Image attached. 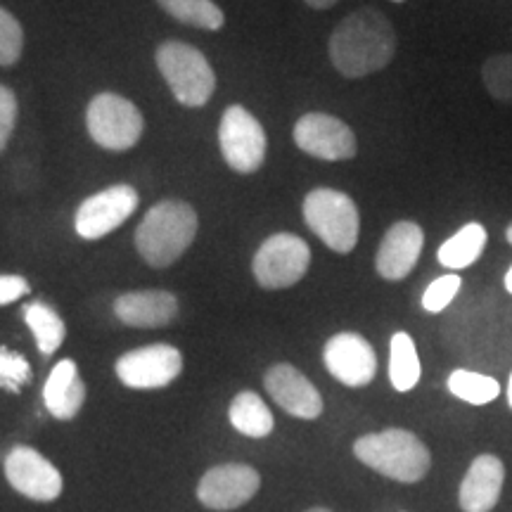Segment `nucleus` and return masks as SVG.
Returning <instances> with one entry per match:
<instances>
[{
  "label": "nucleus",
  "instance_id": "obj_16",
  "mask_svg": "<svg viewBox=\"0 0 512 512\" xmlns=\"http://www.w3.org/2000/svg\"><path fill=\"white\" fill-rule=\"evenodd\" d=\"M422 245H425V233L418 223L413 221H396L392 228L384 233L382 245L377 249L375 268L389 283H399V280L411 275L418 264Z\"/></svg>",
  "mask_w": 512,
  "mask_h": 512
},
{
  "label": "nucleus",
  "instance_id": "obj_24",
  "mask_svg": "<svg viewBox=\"0 0 512 512\" xmlns=\"http://www.w3.org/2000/svg\"><path fill=\"white\" fill-rule=\"evenodd\" d=\"M24 320H27L31 332H34L41 354L50 356L62 347L67 328H64L62 318L57 316L55 309H50V306L41 302H34L24 309Z\"/></svg>",
  "mask_w": 512,
  "mask_h": 512
},
{
  "label": "nucleus",
  "instance_id": "obj_29",
  "mask_svg": "<svg viewBox=\"0 0 512 512\" xmlns=\"http://www.w3.org/2000/svg\"><path fill=\"white\" fill-rule=\"evenodd\" d=\"M460 287H463V278H460V275H441V278L434 280V283L425 290V294H422V309L430 313L444 311L446 306L456 299Z\"/></svg>",
  "mask_w": 512,
  "mask_h": 512
},
{
  "label": "nucleus",
  "instance_id": "obj_37",
  "mask_svg": "<svg viewBox=\"0 0 512 512\" xmlns=\"http://www.w3.org/2000/svg\"><path fill=\"white\" fill-rule=\"evenodd\" d=\"M394 3H403V0H394Z\"/></svg>",
  "mask_w": 512,
  "mask_h": 512
},
{
  "label": "nucleus",
  "instance_id": "obj_28",
  "mask_svg": "<svg viewBox=\"0 0 512 512\" xmlns=\"http://www.w3.org/2000/svg\"><path fill=\"white\" fill-rule=\"evenodd\" d=\"M24 48L22 24L10 15L8 10L0 8V67H10L19 60Z\"/></svg>",
  "mask_w": 512,
  "mask_h": 512
},
{
  "label": "nucleus",
  "instance_id": "obj_12",
  "mask_svg": "<svg viewBox=\"0 0 512 512\" xmlns=\"http://www.w3.org/2000/svg\"><path fill=\"white\" fill-rule=\"evenodd\" d=\"M138 207V192L131 185H114L88 197L76 211V233L83 240H100L119 228Z\"/></svg>",
  "mask_w": 512,
  "mask_h": 512
},
{
  "label": "nucleus",
  "instance_id": "obj_6",
  "mask_svg": "<svg viewBox=\"0 0 512 512\" xmlns=\"http://www.w3.org/2000/svg\"><path fill=\"white\" fill-rule=\"evenodd\" d=\"M86 124L91 138L105 150H131L143 136V114L131 100L114 93L95 95L88 105Z\"/></svg>",
  "mask_w": 512,
  "mask_h": 512
},
{
  "label": "nucleus",
  "instance_id": "obj_1",
  "mask_svg": "<svg viewBox=\"0 0 512 512\" xmlns=\"http://www.w3.org/2000/svg\"><path fill=\"white\" fill-rule=\"evenodd\" d=\"M328 50L339 74L363 79L394 60L396 31L380 10L361 8L337 24Z\"/></svg>",
  "mask_w": 512,
  "mask_h": 512
},
{
  "label": "nucleus",
  "instance_id": "obj_10",
  "mask_svg": "<svg viewBox=\"0 0 512 512\" xmlns=\"http://www.w3.org/2000/svg\"><path fill=\"white\" fill-rule=\"evenodd\" d=\"M183 356L169 344H150L117 361V377L131 389H162L181 375Z\"/></svg>",
  "mask_w": 512,
  "mask_h": 512
},
{
  "label": "nucleus",
  "instance_id": "obj_31",
  "mask_svg": "<svg viewBox=\"0 0 512 512\" xmlns=\"http://www.w3.org/2000/svg\"><path fill=\"white\" fill-rule=\"evenodd\" d=\"M29 292V283L22 275H0V306L17 302Z\"/></svg>",
  "mask_w": 512,
  "mask_h": 512
},
{
  "label": "nucleus",
  "instance_id": "obj_13",
  "mask_svg": "<svg viewBox=\"0 0 512 512\" xmlns=\"http://www.w3.org/2000/svg\"><path fill=\"white\" fill-rule=\"evenodd\" d=\"M5 477L22 496L50 503L62 494V475L57 467L31 446H15L5 458Z\"/></svg>",
  "mask_w": 512,
  "mask_h": 512
},
{
  "label": "nucleus",
  "instance_id": "obj_33",
  "mask_svg": "<svg viewBox=\"0 0 512 512\" xmlns=\"http://www.w3.org/2000/svg\"><path fill=\"white\" fill-rule=\"evenodd\" d=\"M503 283H505V290H508L510 294H512V266L508 268V273H505V278H503Z\"/></svg>",
  "mask_w": 512,
  "mask_h": 512
},
{
  "label": "nucleus",
  "instance_id": "obj_18",
  "mask_svg": "<svg viewBox=\"0 0 512 512\" xmlns=\"http://www.w3.org/2000/svg\"><path fill=\"white\" fill-rule=\"evenodd\" d=\"M114 313L131 328H164L178 313V299L164 290L126 292L114 302Z\"/></svg>",
  "mask_w": 512,
  "mask_h": 512
},
{
  "label": "nucleus",
  "instance_id": "obj_11",
  "mask_svg": "<svg viewBox=\"0 0 512 512\" xmlns=\"http://www.w3.org/2000/svg\"><path fill=\"white\" fill-rule=\"evenodd\" d=\"M261 489V477L245 463L216 465L204 472L197 484V498L209 510H235L245 505Z\"/></svg>",
  "mask_w": 512,
  "mask_h": 512
},
{
  "label": "nucleus",
  "instance_id": "obj_36",
  "mask_svg": "<svg viewBox=\"0 0 512 512\" xmlns=\"http://www.w3.org/2000/svg\"><path fill=\"white\" fill-rule=\"evenodd\" d=\"M306 512H332V510H328V508H311V510H306Z\"/></svg>",
  "mask_w": 512,
  "mask_h": 512
},
{
  "label": "nucleus",
  "instance_id": "obj_26",
  "mask_svg": "<svg viewBox=\"0 0 512 512\" xmlns=\"http://www.w3.org/2000/svg\"><path fill=\"white\" fill-rule=\"evenodd\" d=\"M482 81L491 98L512 105V53L491 55L482 64Z\"/></svg>",
  "mask_w": 512,
  "mask_h": 512
},
{
  "label": "nucleus",
  "instance_id": "obj_22",
  "mask_svg": "<svg viewBox=\"0 0 512 512\" xmlns=\"http://www.w3.org/2000/svg\"><path fill=\"white\" fill-rule=\"evenodd\" d=\"M422 368L418 349L408 332H396L389 342V380L396 392H411L420 382Z\"/></svg>",
  "mask_w": 512,
  "mask_h": 512
},
{
  "label": "nucleus",
  "instance_id": "obj_19",
  "mask_svg": "<svg viewBox=\"0 0 512 512\" xmlns=\"http://www.w3.org/2000/svg\"><path fill=\"white\" fill-rule=\"evenodd\" d=\"M43 401L57 420H72L86 401V384L79 377L74 361H60L43 387Z\"/></svg>",
  "mask_w": 512,
  "mask_h": 512
},
{
  "label": "nucleus",
  "instance_id": "obj_4",
  "mask_svg": "<svg viewBox=\"0 0 512 512\" xmlns=\"http://www.w3.org/2000/svg\"><path fill=\"white\" fill-rule=\"evenodd\" d=\"M304 221L332 252L349 254L361 233V216L347 192L316 188L304 200Z\"/></svg>",
  "mask_w": 512,
  "mask_h": 512
},
{
  "label": "nucleus",
  "instance_id": "obj_30",
  "mask_svg": "<svg viewBox=\"0 0 512 512\" xmlns=\"http://www.w3.org/2000/svg\"><path fill=\"white\" fill-rule=\"evenodd\" d=\"M17 124V98L8 86H0V152L5 150Z\"/></svg>",
  "mask_w": 512,
  "mask_h": 512
},
{
  "label": "nucleus",
  "instance_id": "obj_25",
  "mask_svg": "<svg viewBox=\"0 0 512 512\" xmlns=\"http://www.w3.org/2000/svg\"><path fill=\"white\" fill-rule=\"evenodd\" d=\"M446 387L453 396H458L465 403H472V406H484V403L496 401L498 394H501V384L494 377L472 373V370H453L448 375Z\"/></svg>",
  "mask_w": 512,
  "mask_h": 512
},
{
  "label": "nucleus",
  "instance_id": "obj_8",
  "mask_svg": "<svg viewBox=\"0 0 512 512\" xmlns=\"http://www.w3.org/2000/svg\"><path fill=\"white\" fill-rule=\"evenodd\" d=\"M219 145L228 166L238 174H254L266 159L264 126L245 107L230 105L219 126Z\"/></svg>",
  "mask_w": 512,
  "mask_h": 512
},
{
  "label": "nucleus",
  "instance_id": "obj_14",
  "mask_svg": "<svg viewBox=\"0 0 512 512\" xmlns=\"http://www.w3.org/2000/svg\"><path fill=\"white\" fill-rule=\"evenodd\" d=\"M328 373L347 387H366L377 373V356L366 337L358 332H339L323 349Z\"/></svg>",
  "mask_w": 512,
  "mask_h": 512
},
{
  "label": "nucleus",
  "instance_id": "obj_3",
  "mask_svg": "<svg viewBox=\"0 0 512 512\" xmlns=\"http://www.w3.org/2000/svg\"><path fill=\"white\" fill-rule=\"evenodd\" d=\"M354 456L370 470L401 484L420 482L432 467L430 448L413 432L399 427L356 439Z\"/></svg>",
  "mask_w": 512,
  "mask_h": 512
},
{
  "label": "nucleus",
  "instance_id": "obj_20",
  "mask_svg": "<svg viewBox=\"0 0 512 512\" xmlns=\"http://www.w3.org/2000/svg\"><path fill=\"white\" fill-rule=\"evenodd\" d=\"M486 240H489V233H486L482 223H465L456 235H451V238L439 247V264L448 268V271H463V268H470L472 264H477L479 256L484 254Z\"/></svg>",
  "mask_w": 512,
  "mask_h": 512
},
{
  "label": "nucleus",
  "instance_id": "obj_15",
  "mask_svg": "<svg viewBox=\"0 0 512 512\" xmlns=\"http://www.w3.org/2000/svg\"><path fill=\"white\" fill-rule=\"evenodd\" d=\"M264 387L273 396V401L294 418L316 420L323 413V399H320L318 389L309 382V377L299 373L290 363H278V366L268 368Z\"/></svg>",
  "mask_w": 512,
  "mask_h": 512
},
{
  "label": "nucleus",
  "instance_id": "obj_5",
  "mask_svg": "<svg viewBox=\"0 0 512 512\" xmlns=\"http://www.w3.org/2000/svg\"><path fill=\"white\" fill-rule=\"evenodd\" d=\"M157 67L174 98L185 107L207 105L216 88V74L200 50L183 41H166L157 48Z\"/></svg>",
  "mask_w": 512,
  "mask_h": 512
},
{
  "label": "nucleus",
  "instance_id": "obj_23",
  "mask_svg": "<svg viewBox=\"0 0 512 512\" xmlns=\"http://www.w3.org/2000/svg\"><path fill=\"white\" fill-rule=\"evenodd\" d=\"M157 3L164 12L188 27L216 31L226 24V15L214 0H157Z\"/></svg>",
  "mask_w": 512,
  "mask_h": 512
},
{
  "label": "nucleus",
  "instance_id": "obj_35",
  "mask_svg": "<svg viewBox=\"0 0 512 512\" xmlns=\"http://www.w3.org/2000/svg\"><path fill=\"white\" fill-rule=\"evenodd\" d=\"M508 403H510V408H512V373H510V382H508Z\"/></svg>",
  "mask_w": 512,
  "mask_h": 512
},
{
  "label": "nucleus",
  "instance_id": "obj_17",
  "mask_svg": "<svg viewBox=\"0 0 512 512\" xmlns=\"http://www.w3.org/2000/svg\"><path fill=\"white\" fill-rule=\"evenodd\" d=\"M505 482V467L501 458L482 453L472 460L470 470L460 482V508L463 512H491L498 505Z\"/></svg>",
  "mask_w": 512,
  "mask_h": 512
},
{
  "label": "nucleus",
  "instance_id": "obj_9",
  "mask_svg": "<svg viewBox=\"0 0 512 512\" xmlns=\"http://www.w3.org/2000/svg\"><path fill=\"white\" fill-rule=\"evenodd\" d=\"M292 136L299 150L316 159H323V162H344V159H354L358 152L354 131L332 114H304L294 124Z\"/></svg>",
  "mask_w": 512,
  "mask_h": 512
},
{
  "label": "nucleus",
  "instance_id": "obj_34",
  "mask_svg": "<svg viewBox=\"0 0 512 512\" xmlns=\"http://www.w3.org/2000/svg\"><path fill=\"white\" fill-rule=\"evenodd\" d=\"M505 240H508L510 245H512V221H510V226L505 228Z\"/></svg>",
  "mask_w": 512,
  "mask_h": 512
},
{
  "label": "nucleus",
  "instance_id": "obj_21",
  "mask_svg": "<svg viewBox=\"0 0 512 512\" xmlns=\"http://www.w3.org/2000/svg\"><path fill=\"white\" fill-rule=\"evenodd\" d=\"M230 425L235 427L240 434L252 439H264L273 432V413L268 411V406L259 394L254 392H240L230 403L228 411Z\"/></svg>",
  "mask_w": 512,
  "mask_h": 512
},
{
  "label": "nucleus",
  "instance_id": "obj_7",
  "mask_svg": "<svg viewBox=\"0 0 512 512\" xmlns=\"http://www.w3.org/2000/svg\"><path fill=\"white\" fill-rule=\"evenodd\" d=\"M311 249L299 235L278 233L256 249L252 271L264 290H285L297 285L309 271Z\"/></svg>",
  "mask_w": 512,
  "mask_h": 512
},
{
  "label": "nucleus",
  "instance_id": "obj_27",
  "mask_svg": "<svg viewBox=\"0 0 512 512\" xmlns=\"http://www.w3.org/2000/svg\"><path fill=\"white\" fill-rule=\"evenodd\" d=\"M31 382L29 361L17 351L0 347V389L17 394L24 384Z\"/></svg>",
  "mask_w": 512,
  "mask_h": 512
},
{
  "label": "nucleus",
  "instance_id": "obj_2",
  "mask_svg": "<svg viewBox=\"0 0 512 512\" xmlns=\"http://www.w3.org/2000/svg\"><path fill=\"white\" fill-rule=\"evenodd\" d=\"M197 235V214L188 202L164 200L152 207L136 230V247L152 268L171 266Z\"/></svg>",
  "mask_w": 512,
  "mask_h": 512
},
{
  "label": "nucleus",
  "instance_id": "obj_32",
  "mask_svg": "<svg viewBox=\"0 0 512 512\" xmlns=\"http://www.w3.org/2000/svg\"><path fill=\"white\" fill-rule=\"evenodd\" d=\"M304 3L311 5V8H316V10H328L335 3H339V0H304Z\"/></svg>",
  "mask_w": 512,
  "mask_h": 512
}]
</instances>
